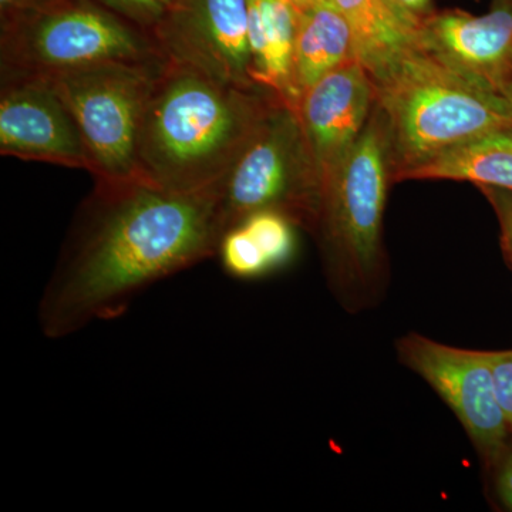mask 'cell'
Segmentation results:
<instances>
[{
	"instance_id": "6da1fadb",
	"label": "cell",
	"mask_w": 512,
	"mask_h": 512,
	"mask_svg": "<svg viewBox=\"0 0 512 512\" xmlns=\"http://www.w3.org/2000/svg\"><path fill=\"white\" fill-rule=\"evenodd\" d=\"M222 184L173 191L143 175L96 178L39 303L47 339L120 318L157 282L217 256Z\"/></svg>"
},
{
	"instance_id": "7a4b0ae2",
	"label": "cell",
	"mask_w": 512,
	"mask_h": 512,
	"mask_svg": "<svg viewBox=\"0 0 512 512\" xmlns=\"http://www.w3.org/2000/svg\"><path fill=\"white\" fill-rule=\"evenodd\" d=\"M276 99L165 60L141 121L140 174L173 191L221 185Z\"/></svg>"
},
{
	"instance_id": "3957f363",
	"label": "cell",
	"mask_w": 512,
	"mask_h": 512,
	"mask_svg": "<svg viewBox=\"0 0 512 512\" xmlns=\"http://www.w3.org/2000/svg\"><path fill=\"white\" fill-rule=\"evenodd\" d=\"M370 77L389 126L393 177L490 131L512 128L503 94L444 62L420 36Z\"/></svg>"
},
{
	"instance_id": "277c9868",
	"label": "cell",
	"mask_w": 512,
	"mask_h": 512,
	"mask_svg": "<svg viewBox=\"0 0 512 512\" xmlns=\"http://www.w3.org/2000/svg\"><path fill=\"white\" fill-rule=\"evenodd\" d=\"M390 184L389 126L375 106L355 146L323 188L315 231L330 289L350 312L370 308L386 289L383 222Z\"/></svg>"
},
{
	"instance_id": "5b68a950",
	"label": "cell",
	"mask_w": 512,
	"mask_h": 512,
	"mask_svg": "<svg viewBox=\"0 0 512 512\" xmlns=\"http://www.w3.org/2000/svg\"><path fill=\"white\" fill-rule=\"evenodd\" d=\"M164 59L153 33L96 0H50L2 19V79Z\"/></svg>"
},
{
	"instance_id": "8992f818",
	"label": "cell",
	"mask_w": 512,
	"mask_h": 512,
	"mask_svg": "<svg viewBox=\"0 0 512 512\" xmlns=\"http://www.w3.org/2000/svg\"><path fill=\"white\" fill-rule=\"evenodd\" d=\"M320 204L322 185L298 113L276 99L222 183V231L254 212L274 210L315 234Z\"/></svg>"
},
{
	"instance_id": "52a82bcc",
	"label": "cell",
	"mask_w": 512,
	"mask_h": 512,
	"mask_svg": "<svg viewBox=\"0 0 512 512\" xmlns=\"http://www.w3.org/2000/svg\"><path fill=\"white\" fill-rule=\"evenodd\" d=\"M161 62H110L43 76L72 113L94 178L137 177L138 136Z\"/></svg>"
},
{
	"instance_id": "ba28073f",
	"label": "cell",
	"mask_w": 512,
	"mask_h": 512,
	"mask_svg": "<svg viewBox=\"0 0 512 512\" xmlns=\"http://www.w3.org/2000/svg\"><path fill=\"white\" fill-rule=\"evenodd\" d=\"M396 352L456 414L485 466L497 467L510 450L511 433L495 393L488 352L456 348L420 333L397 339Z\"/></svg>"
},
{
	"instance_id": "9c48e42d",
	"label": "cell",
	"mask_w": 512,
	"mask_h": 512,
	"mask_svg": "<svg viewBox=\"0 0 512 512\" xmlns=\"http://www.w3.org/2000/svg\"><path fill=\"white\" fill-rule=\"evenodd\" d=\"M248 25L249 0H173L153 36L167 59L220 82L256 89Z\"/></svg>"
},
{
	"instance_id": "30bf717a",
	"label": "cell",
	"mask_w": 512,
	"mask_h": 512,
	"mask_svg": "<svg viewBox=\"0 0 512 512\" xmlns=\"http://www.w3.org/2000/svg\"><path fill=\"white\" fill-rule=\"evenodd\" d=\"M0 154L92 173V160L72 113L43 76L3 77Z\"/></svg>"
},
{
	"instance_id": "8fae6325",
	"label": "cell",
	"mask_w": 512,
	"mask_h": 512,
	"mask_svg": "<svg viewBox=\"0 0 512 512\" xmlns=\"http://www.w3.org/2000/svg\"><path fill=\"white\" fill-rule=\"evenodd\" d=\"M375 106V84L355 57L302 93L295 110L322 192L365 130Z\"/></svg>"
},
{
	"instance_id": "7c38bea8",
	"label": "cell",
	"mask_w": 512,
	"mask_h": 512,
	"mask_svg": "<svg viewBox=\"0 0 512 512\" xmlns=\"http://www.w3.org/2000/svg\"><path fill=\"white\" fill-rule=\"evenodd\" d=\"M420 37L444 62L498 90L512 67V0H495L480 16L433 13Z\"/></svg>"
},
{
	"instance_id": "4fadbf2b",
	"label": "cell",
	"mask_w": 512,
	"mask_h": 512,
	"mask_svg": "<svg viewBox=\"0 0 512 512\" xmlns=\"http://www.w3.org/2000/svg\"><path fill=\"white\" fill-rule=\"evenodd\" d=\"M299 10L288 0H249L248 40L251 77L295 109L293 50Z\"/></svg>"
},
{
	"instance_id": "5bb4252c",
	"label": "cell",
	"mask_w": 512,
	"mask_h": 512,
	"mask_svg": "<svg viewBox=\"0 0 512 512\" xmlns=\"http://www.w3.org/2000/svg\"><path fill=\"white\" fill-rule=\"evenodd\" d=\"M409 180L467 181L477 187L512 191V128L490 131L400 171L393 184Z\"/></svg>"
},
{
	"instance_id": "9a60e30c",
	"label": "cell",
	"mask_w": 512,
	"mask_h": 512,
	"mask_svg": "<svg viewBox=\"0 0 512 512\" xmlns=\"http://www.w3.org/2000/svg\"><path fill=\"white\" fill-rule=\"evenodd\" d=\"M352 57L355 42L350 23L329 0H319L299 12L293 50V86L298 99L320 77Z\"/></svg>"
},
{
	"instance_id": "2e32d148",
	"label": "cell",
	"mask_w": 512,
	"mask_h": 512,
	"mask_svg": "<svg viewBox=\"0 0 512 512\" xmlns=\"http://www.w3.org/2000/svg\"><path fill=\"white\" fill-rule=\"evenodd\" d=\"M343 13L353 32L355 59L369 74L412 45L420 30L404 22L386 0H329Z\"/></svg>"
},
{
	"instance_id": "e0dca14e",
	"label": "cell",
	"mask_w": 512,
	"mask_h": 512,
	"mask_svg": "<svg viewBox=\"0 0 512 512\" xmlns=\"http://www.w3.org/2000/svg\"><path fill=\"white\" fill-rule=\"evenodd\" d=\"M238 224L247 229L272 272L292 261L296 251L295 228L298 225L291 218L279 211L264 210L248 215Z\"/></svg>"
},
{
	"instance_id": "ac0fdd59",
	"label": "cell",
	"mask_w": 512,
	"mask_h": 512,
	"mask_svg": "<svg viewBox=\"0 0 512 512\" xmlns=\"http://www.w3.org/2000/svg\"><path fill=\"white\" fill-rule=\"evenodd\" d=\"M495 393L512 437V349L488 352Z\"/></svg>"
},
{
	"instance_id": "d6986e66",
	"label": "cell",
	"mask_w": 512,
	"mask_h": 512,
	"mask_svg": "<svg viewBox=\"0 0 512 512\" xmlns=\"http://www.w3.org/2000/svg\"><path fill=\"white\" fill-rule=\"evenodd\" d=\"M96 2L151 33L160 22L165 10L158 0H96Z\"/></svg>"
},
{
	"instance_id": "ffe728a7",
	"label": "cell",
	"mask_w": 512,
	"mask_h": 512,
	"mask_svg": "<svg viewBox=\"0 0 512 512\" xmlns=\"http://www.w3.org/2000/svg\"><path fill=\"white\" fill-rule=\"evenodd\" d=\"M500 224L501 247L512 269V191L500 188L480 187Z\"/></svg>"
},
{
	"instance_id": "44dd1931",
	"label": "cell",
	"mask_w": 512,
	"mask_h": 512,
	"mask_svg": "<svg viewBox=\"0 0 512 512\" xmlns=\"http://www.w3.org/2000/svg\"><path fill=\"white\" fill-rule=\"evenodd\" d=\"M390 6L409 25L423 28L424 22L433 15L431 0H386Z\"/></svg>"
},
{
	"instance_id": "7402d4cb",
	"label": "cell",
	"mask_w": 512,
	"mask_h": 512,
	"mask_svg": "<svg viewBox=\"0 0 512 512\" xmlns=\"http://www.w3.org/2000/svg\"><path fill=\"white\" fill-rule=\"evenodd\" d=\"M497 476H495V490H497L498 500L512 511V450H508L503 460L495 467Z\"/></svg>"
},
{
	"instance_id": "603a6c76",
	"label": "cell",
	"mask_w": 512,
	"mask_h": 512,
	"mask_svg": "<svg viewBox=\"0 0 512 512\" xmlns=\"http://www.w3.org/2000/svg\"><path fill=\"white\" fill-rule=\"evenodd\" d=\"M47 2H50V0H0L2 19L19 15V13L26 12V10L39 8V6L45 5Z\"/></svg>"
},
{
	"instance_id": "cb8c5ba5",
	"label": "cell",
	"mask_w": 512,
	"mask_h": 512,
	"mask_svg": "<svg viewBox=\"0 0 512 512\" xmlns=\"http://www.w3.org/2000/svg\"><path fill=\"white\" fill-rule=\"evenodd\" d=\"M500 93L503 94L504 99L510 104L512 110V67L507 76L504 77L503 82L500 84Z\"/></svg>"
},
{
	"instance_id": "d4e9b609",
	"label": "cell",
	"mask_w": 512,
	"mask_h": 512,
	"mask_svg": "<svg viewBox=\"0 0 512 512\" xmlns=\"http://www.w3.org/2000/svg\"><path fill=\"white\" fill-rule=\"evenodd\" d=\"M288 2L292 3V5L299 10V12H302V10L311 8V6L315 5V3H318L319 0H288Z\"/></svg>"
},
{
	"instance_id": "484cf974",
	"label": "cell",
	"mask_w": 512,
	"mask_h": 512,
	"mask_svg": "<svg viewBox=\"0 0 512 512\" xmlns=\"http://www.w3.org/2000/svg\"><path fill=\"white\" fill-rule=\"evenodd\" d=\"M158 2H160L161 5L164 6V8H168V6H170L171 3H173V0H158Z\"/></svg>"
}]
</instances>
